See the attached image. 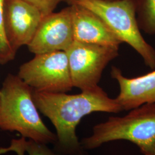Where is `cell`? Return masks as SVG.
Instances as JSON below:
<instances>
[{"instance_id":"17","label":"cell","mask_w":155,"mask_h":155,"mask_svg":"<svg viewBox=\"0 0 155 155\" xmlns=\"http://www.w3.org/2000/svg\"><path fill=\"white\" fill-rule=\"evenodd\" d=\"M0 93H1V92H0Z\"/></svg>"},{"instance_id":"15","label":"cell","mask_w":155,"mask_h":155,"mask_svg":"<svg viewBox=\"0 0 155 155\" xmlns=\"http://www.w3.org/2000/svg\"><path fill=\"white\" fill-rule=\"evenodd\" d=\"M23 138L13 139L11 141V144L7 148H0V155L5 154L9 152H15L18 155H24L25 151L22 144Z\"/></svg>"},{"instance_id":"5","label":"cell","mask_w":155,"mask_h":155,"mask_svg":"<svg viewBox=\"0 0 155 155\" xmlns=\"http://www.w3.org/2000/svg\"><path fill=\"white\" fill-rule=\"evenodd\" d=\"M17 75L38 91L67 93L74 87L68 57L63 51L35 55L20 67Z\"/></svg>"},{"instance_id":"1","label":"cell","mask_w":155,"mask_h":155,"mask_svg":"<svg viewBox=\"0 0 155 155\" xmlns=\"http://www.w3.org/2000/svg\"><path fill=\"white\" fill-rule=\"evenodd\" d=\"M33 98L39 111L55 128L54 150L63 155H86L76 133L84 117L95 112L118 113L122 111L116 100L110 98L99 86L77 94L33 90Z\"/></svg>"},{"instance_id":"10","label":"cell","mask_w":155,"mask_h":155,"mask_svg":"<svg viewBox=\"0 0 155 155\" xmlns=\"http://www.w3.org/2000/svg\"><path fill=\"white\" fill-rule=\"evenodd\" d=\"M111 76L119 85L117 102L122 110H131L147 104H155V70L137 77H125L121 70L112 67Z\"/></svg>"},{"instance_id":"14","label":"cell","mask_w":155,"mask_h":155,"mask_svg":"<svg viewBox=\"0 0 155 155\" xmlns=\"http://www.w3.org/2000/svg\"><path fill=\"white\" fill-rule=\"evenodd\" d=\"M37 8L43 17L54 12L57 6L67 0H24Z\"/></svg>"},{"instance_id":"2","label":"cell","mask_w":155,"mask_h":155,"mask_svg":"<svg viewBox=\"0 0 155 155\" xmlns=\"http://www.w3.org/2000/svg\"><path fill=\"white\" fill-rule=\"evenodd\" d=\"M0 130L17 132L36 143L54 144L56 134L45 125L33 98V89L8 74L0 89Z\"/></svg>"},{"instance_id":"11","label":"cell","mask_w":155,"mask_h":155,"mask_svg":"<svg viewBox=\"0 0 155 155\" xmlns=\"http://www.w3.org/2000/svg\"><path fill=\"white\" fill-rule=\"evenodd\" d=\"M136 18L140 30L155 35V0H135Z\"/></svg>"},{"instance_id":"12","label":"cell","mask_w":155,"mask_h":155,"mask_svg":"<svg viewBox=\"0 0 155 155\" xmlns=\"http://www.w3.org/2000/svg\"><path fill=\"white\" fill-rule=\"evenodd\" d=\"M5 0H0V64H5L12 61L15 56L12 53L11 50L5 38L4 28V8Z\"/></svg>"},{"instance_id":"13","label":"cell","mask_w":155,"mask_h":155,"mask_svg":"<svg viewBox=\"0 0 155 155\" xmlns=\"http://www.w3.org/2000/svg\"><path fill=\"white\" fill-rule=\"evenodd\" d=\"M23 147L28 155H63L54 150H51L47 144H41L25 139L23 141Z\"/></svg>"},{"instance_id":"6","label":"cell","mask_w":155,"mask_h":155,"mask_svg":"<svg viewBox=\"0 0 155 155\" xmlns=\"http://www.w3.org/2000/svg\"><path fill=\"white\" fill-rule=\"evenodd\" d=\"M119 49L74 41L67 50L72 85L81 91L98 86L102 72L119 55Z\"/></svg>"},{"instance_id":"4","label":"cell","mask_w":155,"mask_h":155,"mask_svg":"<svg viewBox=\"0 0 155 155\" xmlns=\"http://www.w3.org/2000/svg\"><path fill=\"white\" fill-rule=\"evenodd\" d=\"M93 12L122 43L129 45L150 69H155V50L141 35L136 13L135 0H67Z\"/></svg>"},{"instance_id":"8","label":"cell","mask_w":155,"mask_h":155,"mask_svg":"<svg viewBox=\"0 0 155 155\" xmlns=\"http://www.w3.org/2000/svg\"><path fill=\"white\" fill-rule=\"evenodd\" d=\"M43 16L39 10L24 0H5L4 28L6 40L13 55L33 38Z\"/></svg>"},{"instance_id":"16","label":"cell","mask_w":155,"mask_h":155,"mask_svg":"<svg viewBox=\"0 0 155 155\" xmlns=\"http://www.w3.org/2000/svg\"><path fill=\"white\" fill-rule=\"evenodd\" d=\"M155 155V154H151V155Z\"/></svg>"},{"instance_id":"9","label":"cell","mask_w":155,"mask_h":155,"mask_svg":"<svg viewBox=\"0 0 155 155\" xmlns=\"http://www.w3.org/2000/svg\"><path fill=\"white\" fill-rule=\"evenodd\" d=\"M70 6L74 41L120 48L122 42L99 17L83 6Z\"/></svg>"},{"instance_id":"7","label":"cell","mask_w":155,"mask_h":155,"mask_svg":"<svg viewBox=\"0 0 155 155\" xmlns=\"http://www.w3.org/2000/svg\"><path fill=\"white\" fill-rule=\"evenodd\" d=\"M74 41L71 8L43 17L36 33L28 44L35 55L55 51H66Z\"/></svg>"},{"instance_id":"3","label":"cell","mask_w":155,"mask_h":155,"mask_svg":"<svg viewBox=\"0 0 155 155\" xmlns=\"http://www.w3.org/2000/svg\"><path fill=\"white\" fill-rule=\"evenodd\" d=\"M118 140L136 145L144 155L155 154V104L140 106L124 116L110 117L95 125L92 134L80 142L87 150Z\"/></svg>"}]
</instances>
